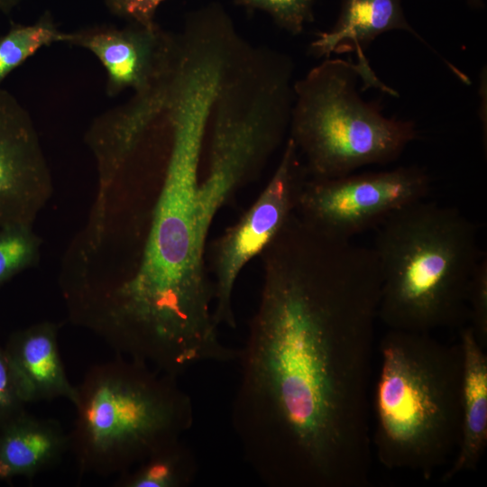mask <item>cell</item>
Masks as SVG:
<instances>
[{
    "label": "cell",
    "mask_w": 487,
    "mask_h": 487,
    "mask_svg": "<svg viewBox=\"0 0 487 487\" xmlns=\"http://www.w3.org/2000/svg\"><path fill=\"white\" fill-rule=\"evenodd\" d=\"M47 23L15 25L0 38V84L17 66L37 50L54 41L73 40Z\"/></svg>",
    "instance_id": "cell-17"
},
{
    "label": "cell",
    "mask_w": 487,
    "mask_h": 487,
    "mask_svg": "<svg viewBox=\"0 0 487 487\" xmlns=\"http://www.w3.org/2000/svg\"><path fill=\"white\" fill-rule=\"evenodd\" d=\"M69 450V433L55 419L22 411L0 426V482L32 480Z\"/></svg>",
    "instance_id": "cell-13"
},
{
    "label": "cell",
    "mask_w": 487,
    "mask_h": 487,
    "mask_svg": "<svg viewBox=\"0 0 487 487\" xmlns=\"http://www.w3.org/2000/svg\"><path fill=\"white\" fill-rule=\"evenodd\" d=\"M40 239L29 225L0 227V287L32 266L39 257Z\"/></svg>",
    "instance_id": "cell-18"
},
{
    "label": "cell",
    "mask_w": 487,
    "mask_h": 487,
    "mask_svg": "<svg viewBox=\"0 0 487 487\" xmlns=\"http://www.w3.org/2000/svg\"><path fill=\"white\" fill-rule=\"evenodd\" d=\"M430 189L429 175L418 167L311 179L302 188L296 213L324 234L352 239L426 199Z\"/></svg>",
    "instance_id": "cell-7"
},
{
    "label": "cell",
    "mask_w": 487,
    "mask_h": 487,
    "mask_svg": "<svg viewBox=\"0 0 487 487\" xmlns=\"http://www.w3.org/2000/svg\"><path fill=\"white\" fill-rule=\"evenodd\" d=\"M77 387L69 450L79 473L120 474L182 438L194 421L178 378L123 355L90 367Z\"/></svg>",
    "instance_id": "cell-5"
},
{
    "label": "cell",
    "mask_w": 487,
    "mask_h": 487,
    "mask_svg": "<svg viewBox=\"0 0 487 487\" xmlns=\"http://www.w3.org/2000/svg\"><path fill=\"white\" fill-rule=\"evenodd\" d=\"M59 326L50 321L14 332L4 347L14 389L26 405L65 398L75 402L58 344Z\"/></svg>",
    "instance_id": "cell-11"
},
{
    "label": "cell",
    "mask_w": 487,
    "mask_h": 487,
    "mask_svg": "<svg viewBox=\"0 0 487 487\" xmlns=\"http://www.w3.org/2000/svg\"><path fill=\"white\" fill-rule=\"evenodd\" d=\"M372 442L387 469L429 479L460 437L463 354L430 333L390 329L380 341Z\"/></svg>",
    "instance_id": "cell-4"
},
{
    "label": "cell",
    "mask_w": 487,
    "mask_h": 487,
    "mask_svg": "<svg viewBox=\"0 0 487 487\" xmlns=\"http://www.w3.org/2000/svg\"><path fill=\"white\" fill-rule=\"evenodd\" d=\"M357 64L333 60L300 82L292 136L311 179H331L396 160L415 139L410 122L383 116L356 89Z\"/></svg>",
    "instance_id": "cell-6"
},
{
    "label": "cell",
    "mask_w": 487,
    "mask_h": 487,
    "mask_svg": "<svg viewBox=\"0 0 487 487\" xmlns=\"http://www.w3.org/2000/svg\"><path fill=\"white\" fill-rule=\"evenodd\" d=\"M374 245L378 317L390 329L431 333L463 324L472 278L483 256L479 227L454 207L425 199L391 215Z\"/></svg>",
    "instance_id": "cell-3"
},
{
    "label": "cell",
    "mask_w": 487,
    "mask_h": 487,
    "mask_svg": "<svg viewBox=\"0 0 487 487\" xmlns=\"http://www.w3.org/2000/svg\"><path fill=\"white\" fill-rule=\"evenodd\" d=\"M463 354L459 443L442 482L476 469L487 444V355L472 327L459 340Z\"/></svg>",
    "instance_id": "cell-12"
},
{
    "label": "cell",
    "mask_w": 487,
    "mask_h": 487,
    "mask_svg": "<svg viewBox=\"0 0 487 487\" xmlns=\"http://www.w3.org/2000/svg\"><path fill=\"white\" fill-rule=\"evenodd\" d=\"M210 116V106L199 98L173 106L170 154L139 264L114 278L103 294L112 319L148 341L184 342L214 324L207 241L198 209L200 156Z\"/></svg>",
    "instance_id": "cell-2"
},
{
    "label": "cell",
    "mask_w": 487,
    "mask_h": 487,
    "mask_svg": "<svg viewBox=\"0 0 487 487\" xmlns=\"http://www.w3.org/2000/svg\"><path fill=\"white\" fill-rule=\"evenodd\" d=\"M232 427L270 487H358L381 279L374 251L294 216L262 253Z\"/></svg>",
    "instance_id": "cell-1"
},
{
    "label": "cell",
    "mask_w": 487,
    "mask_h": 487,
    "mask_svg": "<svg viewBox=\"0 0 487 487\" xmlns=\"http://www.w3.org/2000/svg\"><path fill=\"white\" fill-rule=\"evenodd\" d=\"M76 39L99 58L114 87L142 89L147 86L152 69L153 30L103 32Z\"/></svg>",
    "instance_id": "cell-15"
},
{
    "label": "cell",
    "mask_w": 487,
    "mask_h": 487,
    "mask_svg": "<svg viewBox=\"0 0 487 487\" xmlns=\"http://www.w3.org/2000/svg\"><path fill=\"white\" fill-rule=\"evenodd\" d=\"M163 0H109L119 14L132 18L143 28L153 30L152 19Z\"/></svg>",
    "instance_id": "cell-22"
},
{
    "label": "cell",
    "mask_w": 487,
    "mask_h": 487,
    "mask_svg": "<svg viewBox=\"0 0 487 487\" xmlns=\"http://www.w3.org/2000/svg\"><path fill=\"white\" fill-rule=\"evenodd\" d=\"M298 152L289 138L273 175L259 197L212 245L213 314L217 326L235 328L233 294L239 275L270 246L296 212L307 181V171Z\"/></svg>",
    "instance_id": "cell-8"
},
{
    "label": "cell",
    "mask_w": 487,
    "mask_h": 487,
    "mask_svg": "<svg viewBox=\"0 0 487 487\" xmlns=\"http://www.w3.org/2000/svg\"><path fill=\"white\" fill-rule=\"evenodd\" d=\"M50 188L32 124L17 101L0 88V227L32 225Z\"/></svg>",
    "instance_id": "cell-10"
},
{
    "label": "cell",
    "mask_w": 487,
    "mask_h": 487,
    "mask_svg": "<svg viewBox=\"0 0 487 487\" xmlns=\"http://www.w3.org/2000/svg\"><path fill=\"white\" fill-rule=\"evenodd\" d=\"M25 410L9 372L4 348L0 345V426Z\"/></svg>",
    "instance_id": "cell-21"
},
{
    "label": "cell",
    "mask_w": 487,
    "mask_h": 487,
    "mask_svg": "<svg viewBox=\"0 0 487 487\" xmlns=\"http://www.w3.org/2000/svg\"><path fill=\"white\" fill-rule=\"evenodd\" d=\"M18 0H0V9L6 11L9 10Z\"/></svg>",
    "instance_id": "cell-23"
},
{
    "label": "cell",
    "mask_w": 487,
    "mask_h": 487,
    "mask_svg": "<svg viewBox=\"0 0 487 487\" xmlns=\"http://www.w3.org/2000/svg\"><path fill=\"white\" fill-rule=\"evenodd\" d=\"M468 315L471 327L478 343L487 346V259L484 256L469 285L467 294Z\"/></svg>",
    "instance_id": "cell-20"
},
{
    "label": "cell",
    "mask_w": 487,
    "mask_h": 487,
    "mask_svg": "<svg viewBox=\"0 0 487 487\" xmlns=\"http://www.w3.org/2000/svg\"><path fill=\"white\" fill-rule=\"evenodd\" d=\"M392 29H405L416 34L407 23L400 0H345L340 18L332 31L318 33L312 43L315 51L328 56L332 51L353 46L365 87L387 90L371 70L363 48L379 34Z\"/></svg>",
    "instance_id": "cell-14"
},
{
    "label": "cell",
    "mask_w": 487,
    "mask_h": 487,
    "mask_svg": "<svg viewBox=\"0 0 487 487\" xmlns=\"http://www.w3.org/2000/svg\"><path fill=\"white\" fill-rule=\"evenodd\" d=\"M193 450L177 439L158 449L131 469L118 474L116 487H188L197 476Z\"/></svg>",
    "instance_id": "cell-16"
},
{
    "label": "cell",
    "mask_w": 487,
    "mask_h": 487,
    "mask_svg": "<svg viewBox=\"0 0 487 487\" xmlns=\"http://www.w3.org/2000/svg\"><path fill=\"white\" fill-rule=\"evenodd\" d=\"M280 126L258 105L246 112L220 108L213 124L207 173L198 190L200 229L207 240L219 211L278 142Z\"/></svg>",
    "instance_id": "cell-9"
},
{
    "label": "cell",
    "mask_w": 487,
    "mask_h": 487,
    "mask_svg": "<svg viewBox=\"0 0 487 487\" xmlns=\"http://www.w3.org/2000/svg\"><path fill=\"white\" fill-rule=\"evenodd\" d=\"M252 8L269 13L279 25L293 34L300 32L311 20L313 0H238Z\"/></svg>",
    "instance_id": "cell-19"
},
{
    "label": "cell",
    "mask_w": 487,
    "mask_h": 487,
    "mask_svg": "<svg viewBox=\"0 0 487 487\" xmlns=\"http://www.w3.org/2000/svg\"><path fill=\"white\" fill-rule=\"evenodd\" d=\"M109 278H112V277H109ZM106 279H108V278H106ZM101 280H104V279H101ZM91 281H94V280H91ZM87 282H89V281H87ZM81 283H85V282H81ZM77 284H80V283H77ZM71 285H75V284H71ZM66 286H70V285H66ZM62 287H65V286H62Z\"/></svg>",
    "instance_id": "cell-24"
}]
</instances>
